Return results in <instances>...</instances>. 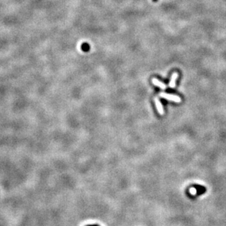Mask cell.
I'll return each instance as SVG.
<instances>
[{"mask_svg": "<svg viewBox=\"0 0 226 226\" xmlns=\"http://www.w3.org/2000/svg\"><path fill=\"white\" fill-rule=\"evenodd\" d=\"M190 192L191 195H195L197 194V189L195 188V187H191L190 189Z\"/></svg>", "mask_w": 226, "mask_h": 226, "instance_id": "cell-5", "label": "cell"}, {"mask_svg": "<svg viewBox=\"0 0 226 226\" xmlns=\"http://www.w3.org/2000/svg\"><path fill=\"white\" fill-rule=\"evenodd\" d=\"M159 97L162 98H164V99L167 100L173 101V102H175V103H177L182 102V98L179 96H178V95H176V94H167V93L161 92L159 93Z\"/></svg>", "mask_w": 226, "mask_h": 226, "instance_id": "cell-1", "label": "cell"}, {"mask_svg": "<svg viewBox=\"0 0 226 226\" xmlns=\"http://www.w3.org/2000/svg\"><path fill=\"white\" fill-rule=\"evenodd\" d=\"M151 82H152V83L155 85V86H157V87H159V88H160L163 90H165L167 88V86H166L165 83L161 82L159 80H158L157 78H153L152 80H151Z\"/></svg>", "mask_w": 226, "mask_h": 226, "instance_id": "cell-3", "label": "cell"}, {"mask_svg": "<svg viewBox=\"0 0 226 226\" xmlns=\"http://www.w3.org/2000/svg\"><path fill=\"white\" fill-rule=\"evenodd\" d=\"M155 106H156V108L157 112L159 113L160 115H163L165 114L164 111V108L163 107V105H162L161 102L159 101V100L157 98H155Z\"/></svg>", "mask_w": 226, "mask_h": 226, "instance_id": "cell-2", "label": "cell"}, {"mask_svg": "<svg viewBox=\"0 0 226 226\" xmlns=\"http://www.w3.org/2000/svg\"><path fill=\"white\" fill-rule=\"evenodd\" d=\"M178 77H179V73H176V72H174V73L172 74L171 78V81H170L169 83V87L170 88H174L176 86V80H177Z\"/></svg>", "mask_w": 226, "mask_h": 226, "instance_id": "cell-4", "label": "cell"}]
</instances>
